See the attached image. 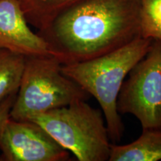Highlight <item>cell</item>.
<instances>
[{
  "label": "cell",
  "instance_id": "6da1fadb",
  "mask_svg": "<svg viewBox=\"0 0 161 161\" xmlns=\"http://www.w3.org/2000/svg\"><path fill=\"white\" fill-rule=\"evenodd\" d=\"M140 0H79L37 35L62 65L85 61L142 37Z\"/></svg>",
  "mask_w": 161,
  "mask_h": 161
},
{
  "label": "cell",
  "instance_id": "7a4b0ae2",
  "mask_svg": "<svg viewBox=\"0 0 161 161\" xmlns=\"http://www.w3.org/2000/svg\"><path fill=\"white\" fill-rule=\"evenodd\" d=\"M152 39L140 37L99 57L61 66L63 73L98 102L110 141L122 140L125 127L117 110L121 87L134 65L146 55Z\"/></svg>",
  "mask_w": 161,
  "mask_h": 161
},
{
  "label": "cell",
  "instance_id": "3957f363",
  "mask_svg": "<svg viewBox=\"0 0 161 161\" xmlns=\"http://www.w3.org/2000/svg\"><path fill=\"white\" fill-rule=\"evenodd\" d=\"M28 120L44 128L78 160H109L112 144L104 115L85 100L36 114Z\"/></svg>",
  "mask_w": 161,
  "mask_h": 161
},
{
  "label": "cell",
  "instance_id": "277c9868",
  "mask_svg": "<svg viewBox=\"0 0 161 161\" xmlns=\"http://www.w3.org/2000/svg\"><path fill=\"white\" fill-rule=\"evenodd\" d=\"M53 55L25 57V68L10 118L28 120L36 114L69 105L90 97L76 82L63 73Z\"/></svg>",
  "mask_w": 161,
  "mask_h": 161
},
{
  "label": "cell",
  "instance_id": "5b68a950",
  "mask_svg": "<svg viewBox=\"0 0 161 161\" xmlns=\"http://www.w3.org/2000/svg\"><path fill=\"white\" fill-rule=\"evenodd\" d=\"M119 114H132L142 129L161 128V40H152L146 55L124 80L117 99Z\"/></svg>",
  "mask_w": 161,
  "mask_h": 161
},
{
  "label": "cell",
  "instance_id": "8992f818",
  "mask_svg": "<svg viewBox=\"0 0 161 161\" xmlns=\"http://www.w3.org/2000/svg\"><path fill=\"white\" fill-rule=\"evenodd\" d=\"M0 160L64 161L69 152L44 128L30 120L10 118L0 136Z\"/></svg>",
  "mask_w": 161,
  "mask_h": 161
},
{
  "label": "cell",
  "instance_id": "52a82bcc",
  "mask_svg": "<svg viewBox=\"0 0 161 161\" xmlns=\"http://www.w3.org/2000/svg\"><path fill=\"white\" fill-rule=\"evenodd\" d=\"M29 25L18 0H0V48L25 57L49 55L46 42Z\"/></svg>",
  "mask_w": 161,
  "mask_h": 161
},
{
  "label": "cell",
  "instance_id": "ba28073f",
  "mask_svg": "<svg viewBox=\"0 0 161 161\" xmlns=\"http://www.w3.org/2000/svg\"><path fill=\"white\" fill-rule=\"evenodd\" d=\"M161 160V128L142 129L140 137L126 145H111L109 161Z\"/></svg>",
  "mask_w": 161,
  "mask_h": 161
},
{
  "label": "cell",
  "instance_id": "9c48e42d",
  "mask_svg": "<svg viewBox=\"0 0 161 161\" xmlns=\"http://www.w3.org/2000/svg\"><path fill=\"white\" fill-rule=\"evenodd\" d=\"M25 57L0 48V102L17 93L25 68Z\"/></svg>",
  "mask_w": 161,
  "mask_h": 161
},
{
  "label": "cell",
  "instance_id": "30bf717a",
  "mask_svg": "<svg viewBox=\"0 0 161 161\" xmlns=\"http://www.w3.org/2000/svg\"><path fill=\"white\" fill-rule=\"evenodd\" d=\"M28 23L39 30L66 8L79 0H18Z\"/></svg>",
  "mask_w": 161,
  "mask_h": 161
},
{
  "label": "cell",
  "instance_id": "8fae6325",
  "mask_svg": "<svg viewBox=\"0 0 161 161\" xmlns=\"http://www.w3.org/2000/svg\"><path fill=\"white\" fill-rule=\"evenodd\" d=\"M142 37L161 40V0H140Z\"/></svg>",
  "mask_w": 161,
  "mask_h": 161
},
{
  "label": "cell",
  "instance_id": "7c38bea8",
  "mask_svg": "<svg viewBox=\"0 0 161 161\" xmlns=\"http://www.w3.org/2000/svg\"><path fill=\"white\" fill-rule=\"evenodd\" d=\"M17 94V93L11 94V96L0 102V136H1L5 122L10 117V112L14 104Z\"/></svg>",
  "mask_w": 161,
  "mask_h": 161
}]
</instances>
